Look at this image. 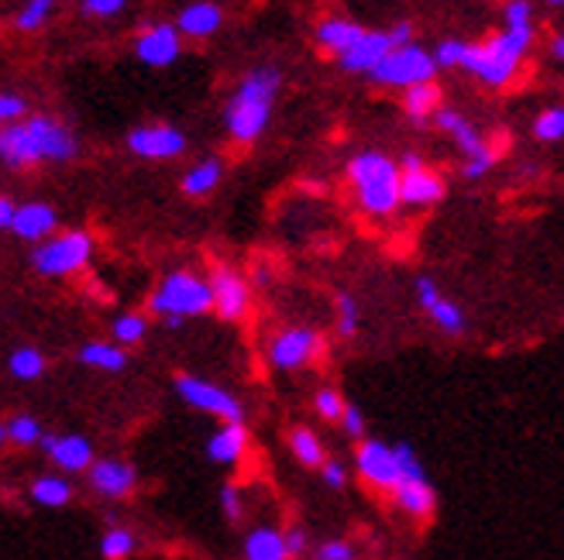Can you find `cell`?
Wrapping results in <instances>:
<instances>
[{"mask_svg":"<svg viewBox=\"0 0 564 560\" xmlns=\"http://www.w3.org/2000/svg\"><path fill=\"white\" fill-rule=\"evenodd\" d=\"M79 155V138L73 128L48 114H32L0 131V158L8 169H28L39 162H73Z\"/></svg>","mask_w":564,"mask_h":560,"instance_id":"6da1fadb","label":"cell"},{"mask_svg":"<svg viewBox=\"0 0 564 560\" xmlns=\"http://www.w3.org/2000/svg\"><path fill=\"white\" fill-rule=\"evenodd\" d=\"M279 87H282V69L275 66H256L251 73H245L238 90L228 97V107H224V128H228L235 142L241 145L259 142V134L272 121V103L279 97Z\"/></svg>","mask_w":564,"mask_h":560,"instance_id":"7a4b0ae2","label":"cell"},{"mask_svg":"<svg viewBox=\"0 0 564 560\" xmlns=\"http://www.w3.org/2000/svg\"><path fill=\"white\" fill-rule=\"evenodd\" d=\"M348 179L355 186L358 207L369 217H389L403 204V165L386 152H358L348 162Z\"/></svg>","mask_w":564,"mask_h":560,"instance_id":"3957f363","label":"cell"},{"mask_svg":"<svg viewBox=\"0 0 564 560\" xmlns=\"http://www.w3.org/2000/svg\"><path fill=\"white\" fill-rule=\"evenodd\" d=\"M530 45H533V24H510L486 42H468L462 69L471 73L475 79H482L486 87H506L517 76Z\"/></svg>","mask_w":564,"mask_h":560,"instance_id":"277c9868","label":"cell"},{"mask_svg":"<svg viewBox=\"0 0 564 560\" xmlns=\"http://www.w3.org/2000/svg\"><path fill=\"white\" fill-rule=\"evenodd\" d=\"M149 310L159 317H204L214 310V289H210V278H200L189 268H176L169 272L159 289L149 296Z\"/></svg>","mask_w":564,"mask_h":560,"instance_id":"5b68a950","label":"cell"},{"mask_svg":"<svg viewBox=\"0 0 564 560\" xmlns=\"http://www.w3.org/2000/svg\"><path fill=\"white\" fill-rule=\"evenodd\" d=\"M90 255H94V238L87 231H66L42 241L32 251V268L48 278H66L87 268Z\"/></svg>","mask_w":564,"mask_h":560,"instance_id":"8992f818","label":"cell"},{"mask_svg":"<svg viewBox=\"0 0 564 560\" xmlns=\"http://www.w3.org/2000/svg\"><path fill=\"white\" fill-rule=\"evenodd\" d=\"M437 69L441 66L434 59V52L420 48V45H403L386 55L382 66L372 73V79L389 90H410V87H420V83H434Z\"/></svg>","mask_w":564,"mask_h":560,"instance_id":"52a82bcc","label":"cell"},{"mask_svg":"<svg viewBox=\"0 0 564 560\" xmlns=\"http://www.w3.org/2000/svg\"><path fill=\"white\" fill-rule=\"evenodd\" d=\"M434 124H437L444 134L455 138V145L462 149V155H465L462 176H465V179H482V176L492 169V165H496V149L486 142L482 134L475 131V124H471L468 118L458 114V110L441 107L437 114H434Z\"/></svg>","mask_w":564,"mask_h":560,"instance_id":"ba28073f","label":"cell"},{"mask_svg":"<svg viewBox=\"0 0 564 560\" xmlns=\"http://www.w3.org/2000/svg\"><path fill=\"white\" fill-rule=\"evenodd\" d=\"M176 392H180V399L193 409H200L207 416H217L224 419V424H245V406L241 399L235 396V392L228 388H220L207 378H196V375H176Z\"/></svg>","mask_w":564,"mask_h":560,"instance_id":"9c48e42d","label":"cell"},{"mask_svg":"<svg viewBox=\"0 0 564 560\" xmlns=\"http://www.w3.org/2000/svg\"><path fill=\"white\" fill-rule=\"evenodd\" d=\"M355 471L365 485H372L379 492H397L403 485V468L397 458V447L382 443L376 437H365L358 440V451H355Z\"/></svg>","mask_w":564,"mask_h":560,"instance_id":"30bf717a","label":"cell"},{"mask_svg":"<svg viewBox=\"0 0 564 560\" xmlns=\"http://www.w3.org/2000/svg\"><path fill=\"white\" fill-rule=\"evenodd\" d=\"M324 351V338L310 327H286L279 330L269 344V365L279 372H296L306 369L310 361H317Z\"/></svg>","mask_w":564,"mask_h":560,"instance_id":"8fae6325","label":"cell"},{"mask_svg":"<svg viewBox=\"0 0 564 560\" xmlns=\"http://www.w3.org/2000/svg\"><path fill=\"white\" fill-rule=\"evenodd\" d=\"M416 303L427 310V317L434 320V327L444 333V338H465L468 333V317H465V310L455 303V299H447V296H441V289H437V283L434 278H427V275H420L416 278Z\"/></svg>","mask_w":564,"mask_h":560,"instance_id":"7c38bea8","label":"cell"},{"mask_svg":"<svg viewBox=\"0 0 564 560\" xmlns=\"http://www.w3.org/2000/svg\"><path fill=\"white\" fill-rule=\"evenodd\" d=\"M128 152L138 158H180L186 152V134L173 124H141L128 131Z\"/></svg>","mask_w":564,"mask_h":560,"instance_id":"4fadbf2b","label":"cell"},{"mask_svg":"<svg viewBox=\"0 0 564 560\" xmlns=\"http://www.w3.org/2000/svg\"><path fill=\"white\" fill-rule=\"evenodd\" d=\"M180 52H183V32L176 24H169V21H159V24L145 28V32L134 39V55L152 69L173 66L180 59Z\"/></svg>","mask_w":564,"mask_h":560,"instance_id":"5bb4252c","label":"cell"},{"mask_svg":"<svg viewBox=\"0 0 564 560\" xmlns=\"http://www.w3.org/2000/svg\"><path fill=\"white\" fill-rule=\"evenodd\" d=\"M210 289H214V310L220 320H241L248 314V303H251V289L245 278L228 268V265H214L210 268Z\"/></svg>","mask_w":564,"mask_h":560,"instance_id":"9a60e30c","label":"cell"},{"mask_svg":"<svg viewBox=\"0 0 564 560\" xmlns=\"http://www.w3.org/2000/svg\"><path fill=\"white\" fill-rule=\"evenodd\" d=\"M87 485L100 498L118 502V498H128L138 488V471H134V464L118 461V458H97L94 468L87 471Z\"/></svg>","mask_w":564,"mask_h":560,"instance_id":"2e32d148","label":"cell"},{"mask_svg":"<svg viewBox=\"0 0 564 560\" xmlns=\"http://www.w3.org/2000/svg\"><path fill=\"white\" fill-rule=\"evenodd\" d=\"M42 451L48 454V461L59 468L63 474H79V471H90L94 468V443L79 433H66V437H55V433H45L42 437Z\"/></svg>","mask_w":564,"mask_h":560,"instance_id":"e0dca14e","label":"cell"},{"mask_svg":"<svg viewBox=\"0 0 564 560\" xmlns=\"http://www.w3.org/2000/svg\"><path fill=\"white\" fill-rule=\"evenodd\" d=\"M392 48H397V45H392L389 32H365L361 42L351 52H345L341 59H337V66H341L345 73H365V76H372Z\"/></svg>","mask_w":564,"mask_h":560,"instance_id":"ac0fdd59","label":"cell"},{"mask_svg":"<svg viewBox=\"0 0 564 560\" xmlns=\"http://www.w3.org/2000/svg\"><path fill=\"white\" fill-rule=\"evenodd\" d=\"M55 228H59V213H55V207L35 200V204H21L18 207V217H14V238L21 241H32V244H42L55 234Z\"/></svg>","mask_w":564,"mask_h":560,"instance_id":"d6986e66","label":"cell"},{"mask_svg":"<svg viewBox=\"0 0 564 560\" xmlns=\"http://www.w3.org/2000/svg\"><path fill=\"white\" fill-rule=\"evenodd\" d=\"M365 32H369V28H361V24L351 21V18H324V21L317 24L314 39H317L321 48H327L330 55H337V59H341L345 52H351V48L361 42Z\"/></svg>","mask_w":564,"mask_h":560,"instance_id":"ffe728a7","label":"cell"},{"mask_svg":"<svg viewBox=\"0 0 564 560\" xmlns=\"http://www.w3.org/2000/svg\"><path fill=\"white\" fill-rule=\"evenodd\" d=\"M444 200V179L431 173L427 165L423 169H403V204L406 207H434Z\"/></svg>","mask_w":564,"mask_h":560,"instance_id":"44dd1931","label":"cell"},{"mask_svg":"<svg viewBox=\"0 0 564 560\" xmlns=\"http://www.w3.org/2000/svg\"><path fill=\"white\" fill-rule=\"evenodd\" d=\"M224 24V11L214 4V0H196V4H186L176 18V28L186 39H210L220 32Z\"/></svg>","mask_w":564,"mask_h":560,"instance_id":"7402d4cb","label":"cell"},{"mask_svg":"<svg viewBox=\"0 0 564 560\" xmlns=\"http://www.w3.org/2000/svg\"><path fill=\"white\" fill-rule=\"evenodd\" d=\"M248 454V427L245 424H224L210 440H207V458L214 464L231 468Z\"/></svg>","mask_w":564,"mask_h":560,"instance_id":"603a6c76","label":"cell"},{"mask_svg":"<svg viewBox=\"0 0 564 560\" xmlns=\"http://www.w3.org/2000/svg\"><path fill=\"white\" fill-rule=\"evenodd\" d=\"M245 560H293L286 547V529L256 526L245 537Z\"/></svg>","mask_w":564,"mask_h":560,"instance_id":"cb8c5ba5","label":"cell"},{"mask_svg":"<svg viewBox=\"0 0 564 560\" xmlns=\"http://www.w3.org/2000/svg\"><path fill=\"white\" fill-rule=\"evenodd\" d=\"M392 502L413 519H431L434 509H437V492L431 485V479H423V482H403L397 492H392Z\"/></svg>","mask_w":564,"mask_h":560,"instance_id":"d4e9b609","label":"cell"},{"mask_svg":"<svg viewBox=\"0 0 564 560\" xmlns=\"http://www.w3.org/2000/svg\"><path fill=\"white\" fill-rule=\"evenodd\" d=\"M403 110L413 124H427L441 110V87L437 83H420V87L403 90Z\"/></svg>","mask_w":564,"mask_h":560,"instance_id":"484cf974","label":"cell"},{"mask_svg":"<svg viewBox=\"0 0 564 560\" xmlns=\"http://www.w3.org/2000/svg\"><path fill=\"white\" fill-rule=\"evenodd\" d=\"M79 365L97 369V372H124L128 369V351L121 344L87 341L79 348Z\"/></svg>","mask_w":564,"mask_h":560,"instance_id":"4316f807","label":"cell"},{"mask_svg":"<svg viewBox=\"0 0 564 560\" xmlns=\"http://www.w3.org/2000/svg\"><path fill=\"white\" fill-rule=\"evenodd\" d=\"M224 179V162L220 158H204V162H196L193 169L183 176V193L189 196V200H204L207 193L217 189V183Z\"/></svg>","mask_w":564,"mask_h":560,"instance_id":"83f0119b","label":"cell"},{"mask_svg":"<svg viewBox=\"0 0 564 560\" xmlns=\"http://www.w3.org/2000/svg\"><path fill=\"white\" fill-rule=\"evenodd\" d=\"M42 437H45L42 424L28 413L4 416V424H0V440L8 447H35V443H42Z\"/></svg>","mask_w":564,"mask_h":560,"instance_id":"f1b7e54d","label":"cell"},{"mask_svg":"<svg viewBox=\"0 0 564 560\" xmlns=\"http://www.w3.org/2000/svg\"><path fill=\"white\" fill-rule=\"evenodd\" d=\"M286 440H290L293 458H296L303 468H324V464H327L324 443H321V437H317L314 430H310V427H293Z\"/></svg>","mask_w":564,"mask_h":560,"instance_id":"f546056e","label":"cell"},{"mask_svg":"<svg viewBox=\"0 0 564 560\" xmlns=\"http://www.w3.org/2000/svg\"><path fill=\"white\" fill-rule=\"evenodd\" d=\"M32 498L45 509H59L73 498V485L66 482V474H42L32 482Z\"/></svg>","mask_w":564,"mask_h":560,"instance_id":"4dcf8cb0","label":"cell"},{"mask_svg":"<svg viewBox=\"0 0 564 560\" xmlns=\"http://www.w3.org/2000/svg\"><path fill=\"white\" fill-rule=\"evenodd\" d=\"M8 372L18 382H39L45 375V354L39 348H14L8 354Z\"/></svg>","mask_w":564,"mask_h":560,"instance_id":"1f68e13d","label":"cell"},{"mask_svg":"<svg viewBox=\"0 0 564 560\" xmlns=\"http://www.w3.org/2000/svg\"><path fill=\"white\" fill-rule=\"evenodd\" d=\"M138 550V537L128 526H110L100 537V557L104 560H128Z\"/></svg>","mask_w":564,"mask_h":560,"instance_id":"d6a6232c","label":"cell"},{"mask_svg":"<svg viewBox=\"0 0 564 560\" xmlns=\"http://www.w3.org/2000/svg\"><path fill=\"white\" fill-rule=\"evenodd\" d=\"M533 138L538 142H564V103H554V107H544L538 118H533Z\"/></svg>","mask_w":564,"mask_h":560,"instance_id":"836d02e7","label":"cell"},{"mask_svg":"<svg viewBox=\"0 0 564 560\" xmlns=\"http://www.w3.org/2000/svg\"><path fill=\"white\" fill-rule=\"evenodd\" d=\"M55 4H59V0H24V8L14 14V28L18 32H39L52 18Z\"/></svg>","mask_w":564,"mask_h":560,"instance_id":"e575fe53","label":"cell"},{"mask_svg":"<svg viewBox=\"0 0 564 560\" xmlns=\"http://www.w3.org/2000/svg\"><path fill=\"white\" fill-rule=\"evenodd\" d=\"M145 333H149V320L141 314H121L115 320V344H121V348L141 344L145 341Z\"/></svg>","mask_w":564,"mask_h":560,"instance_id":"d590c367","label":"cell"},{"mask_svg":"<svg viewBox=\"0 0 564 560\" xmlns=\"http://www.w3.org/2000/svg\"><path fill=\"white\" fill-rule=\"evenodd\" d=\"M334 310H337V330H341V338H355V333H358V320H361L355 296L351 293H337Z\"/></svg>","mask_w":564,"mask_h":560,"instance_id":"8d00e7d4","label":"cell"},{"mask_svg":"<svg viewBox=\"0 0 564 560\" xmlns=\"http://www.w3.org/2000/svg\"><path fill=\"white\" fill-rule=\"evenodd\" d=\"M314 409H317L321 419H327V424H341L348 403L341 399V392H337V388H321L314 396Z\"/></svg>","mask_w":564,"mask_h":560,"instance_id":"74e56055","label":"cell"},{"mask_svg":"<svg viewBox=\"0 0 564 560\" xmlns=\"http://www.w3.org/2000/svg\"><path fill=\"white\" fill-rule=\"evenodd\" d=\"M465 55H468V42H462V39H444L434 48V59H437L441 69H462Z\"/></svg>","mask_w":564,"mask_h":560,"instance_id":"f35d334b","label":"cell"},{"mask_svg":"<svg viewBox=\"0 0 564 560\" xmlns=\"http://www.w3.org/2000/svg\"><path fill=\"white\" fill-rule=\"evenodd\" d=\"M397 458H400V468H403V482H423V479H427V468L420 464L416 451L406 440L397 443Z\"/></svg>","mask_w":564,"mask_h":560,"instance_id":"ab89813d","label":"cell"},{"mask_svg":"<svg viewBox=\"0 0 564 560\" xmlns=\"http://www.w3.org/2000/svg\"><path fill=\"white\" fill-rule=\"evenodd\" d=\"M220 509H224V519L228 523H238L241 513H245V498H241V488L235 482H228L220 488Z\"/></svg>","mask_w":564,"mask_h":560,"instance_id":"60d3db41","label":"cell"},{"mask_svg":"<svg viewBox=\"0 0 564 560\" xmlns=\"http://www.w3.org/2000/svg\"><path fill=\"white\" fill-rule=\"evenodd\" d=\"M24 114H28V103H24L21 94H11V90L0 94V121H4V128L24 121Z\"/></svg>","mask_w":564,"mask_h":560,"instance_id":"b9f144b4","label":"cell"},{"mask_svg":"<svg viewBox=\"0 0 564 560\" xmlns=\"http://www.w3.org/2000/svg\"><path fill=\"white\" fill-rule=\"evenodd\" d=\"M314 560H355V547L348 540H327L314 550Z\"/></svg>","mask_w":564,"mask_h":560,"instance_id":"7bdbcfd3","label":"cell"},{"mask_svg":"<svg viewBox=\"0 0 564 560\" xmlns=\"http://www.w3.org/2000/svg\"><path fill=\"white\" fill-rule=\"evenodd\" d=\"M128 0H83V14L87 18H115L124 11Z\"/></svg>","mask_w":564,"mask_h":560,"instance_id":"ee69618b","label":"cell"},{"mask_svg":"<svg viewBox=\"0 0 564 560\" xmlns=\"http://www.w3.org/2000/svg\"><path fill=\"white\" fill-rule=\"evenodd\" d=\"M502 21H506V28L510 24H533V4L530 0H510V4L502 8Z\"/></svg>","mask_w":564,"mask_h":560,"instance_id":"f6af8a7d","label":"cell"},{"mask_svg":"<svg viewBox=\"0 0 564 560\" xmlns=\"http://www.w3.org/2000/svg\"><path fill=\"white\" fill-rule=\"evenodd\" d=\"M321 474H324V485L334 488V492H341L348 485V471H345V464L337 461V458H327V464L321 468Z\"/></svg>","mask_w":564,"mask_h":560,"instance_id":"bcb514c9","label":"cell"},{"mask_svg":"<svg viewBox=\"0 0 564 560\" xmlns=\"http://www.w3.org/2000/svg\"><path fill=\"white\" fill-rule=\"evenodd\" d=\"M341 430H345L348 437H355V440H365V416H361L358 406H348V409H345V416H341Z\"/></svg>","mask_w":564,"mask_h":560,"instance_id":"7dc6e473","label":"cell"},{"mask_svg":"<svg viewBox=\"0 0 564 560\" xmlns=\"http://www.w3.org/2000/svg\"><path fill=\"white\" fill-rule=\"evenodd\" d=\"M286 547H290V557H293V560L303 557V553L310 550V537H306V529H303V526L286 529Z\"/></svg>","mask_w":564,"mask_h":560,"instance_id":"c3c4849f","label":"cell"},{"mask_svg":"<svg viewBox=\"0 0 564 560\" xmlns=\"http://www.w3.org/2000/svg\"><path fill=\"white\" fill-rule=\"evenodd\" d=\"M389 39H392V45H397V48L413 45V24H410V21L392 24V28H389Z\"/></svg>","mask_w":564,"mask_h":560,"instance_id":"681fc988","label":"cell"},{"mask_svg":"<svg viewBox=\"0 0 564 560\" xmlns=\"http://www.w3.org/2000/svg\"><path fill=\"white\" fill-rule=\"evenodd\" d=\"M14 217H18V204L11 200V196H0V228L11 231L14 228Z\"/></svg>","mask_w":564,"mask_h":560,"instance_id":"f907efd6","label":"cell"},{"mask_svg":"<svg viewBox=\"0 0 564 560\" xmlns=\"http://www.w3.org/2000/svg\"><path fill=\"white\" fill-rule=\"evenodd\" d=\"M551 55H554L557 63H564V35H554L551 39Z\"/></svg>","mask_w":564,"mask_h":560,"instance_id":"816d5d0a","label":"cell"},{"mask_svg":"<svg viewBox=\"0 0 564 560\" xmlns=\"http://www.w3.org/2000/svg\"><path fill=\"white\" fill-rule=\"evenodd\" d=\"M269 283V268H256V286H265Z\"/></svg>","mask_w":564,"mask_h":560,"instance_id":"f5cc1de1","label":"cell"},{"mask_svg":"<svg viewBox=\"0 0 564 560\" xmlns=\"http://www.w3.org/2000/svg\"><path fill=\"white\" fill-rule=\"evenodd\" d=\"M547 4H551V8H564V0H547Z\"/></svg>","mask_w":564,"mask_h":560,"instance_id":"db71d44e","label":"cell"}]
</instances>
